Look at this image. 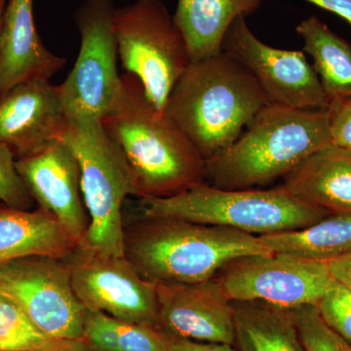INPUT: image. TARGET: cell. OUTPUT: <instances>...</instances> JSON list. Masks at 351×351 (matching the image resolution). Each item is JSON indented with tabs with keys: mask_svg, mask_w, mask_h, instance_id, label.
<instances>
[{
	"mask_svg": "<svg viewBox=\"0 0 351 351\" xmlns=\"http://www.w3.org/2000/svg\"><path fill=\"white\" fill-rule=\"evenodd\" d=\"M123 88L101 119L125 157L138 196L164 198L205 182L206 160L188 136L157 110L136 76L122 75Z\"/></svg>",
	"mask_w": 351,
	"mask_h": 351,
	"instance_id": "1",
	"label": "cell"
},
{
	"mask_svg": "<svg viewBox=\"0 0 351 351\" xmlns=\"http://www.w3.org/2000/svg\"><path fill=\"white\" fill-rule=\"evenodd\" d=\"M267 104L253 76L221 51L189 64L165 112L207 160L230 147Z\"/></svg>",
	"mask_w": 351,
	"mask_h": 351,
	"instance_id": "2",
	"label": "cell"
},
{
	"mask_svg": "<svg viewBox=\"0 0 351 351\" xmlns=\"http://www.w3.org/2000/svg\"><path fill=\"white\" fill-rule=\"evenodd\" d=\"M327 110L267 104L225 151L206 160L205 182L223 189L267 186L331 144Z\"/></svg>",
	"mask_w": 351,
	"mask_h": 351,
	"instance_id": "3",
	"label": "cell"
},
{
	"mask_svg": "<svg viewBox=\"0 0 351 351\" xmlns=\"http://www.w3.org/2000/svg\"><path fill=\"white\" fill-rule=\"evenodd\" d=\"M272 253L257 235L173 218H145L125 233V256L147 280L197 283L240 257Z\"/></svg>",
	"mask_w": 351,
	"mask_h": 351,
	"instance_id": "4",
	"label": "cell"
},
{
	"mask_svg": "<svg viewBox=\"0 0 351 351\" xmlns=\"http://www.w3.org/2000/svg\"><path fill=\"white\" fill-rule=\"evenodd\" d=\"M145 218H173L225 226L262 237L300 230L330 216L274 189H223L201 182L178 195L142 198Z\"/></svg>",
	"mask_w": 351,
	"mask_h": 351,
	"instance_id": "5",
	"label": "cell"
},
{
	"mask_svg": "<svg viewBox=\"0 0 351 351\" xmlns=\"http://www.w3.org/2000/svg\"><path fill=\"white\" fill-rule=\"evenodd\" d=\"M60 140L75 154L90 225L80 246L105 256H125L122 207L137 186L125 157L101 120L66 119Z\"/></svg>",
	"mask_w": 351,
	"mask_h": 351,
	"instance_id": "6",
	"label": "cell"
},
{
	"mask_svg": "<svg viewBox=\"0 0 351 351\" xmlns=\"http://www.w3.org/2000/svg\"><path fill=\"white\" fill-rule=\"evenodd\" d=\"M113 31L119 57L157 110L165 112L173 88L191 63L188 46L161 0H137L115 8Z\"/></svg>",
	"mask_w": 351,
	"mask_h": 351,
	"instance_id": "7",
	"label": "cell"
},
{
	"mask_svg": "<svg viewBox=\"0 0 351 351\" xmlns=\"http://www.w3.org/2000/svg\"><path fill=\"white\" fill-rule=\"evenodd\" d=\"M114 9L112 0H84L75 14L82 44L75 66L59 85L66 119L101 120L121 95Z\"/></svg>",
	"mask_w": 351,
	"mask_h": 351,
	"instance_id": "8",
	"label": "cell"
},
{
	"mask_svg": "<svg viewBox=\"0 0 351 351\" xmlns=\"http://www.w3.org/2000/svg\"><path fill=\"white\" fill-rule=\"evenodd\" d=\"M0 297L49 338L83 339L86 309L73 291L64 258L27 256L0 263Z\"/></svg>",
	"mask_w": 351,
	"mask_h": 351,
	"instance_id": "9",
	"label": "cell"
},
{
	"mask_svg": "<svg viewBox=\"0 0 351 351\" xmlns=\"http://www.w3.org/2000/svg\"><path fill=\"white\" fill-rule=\"evenodd\" d=\"M215 277L232 302H262L288 309L317 306L337 283L328 262L274 252L235 258Z\"/></svg>",
	"mask_w": 351,
	"mask_h": 351,
	"instance_id": "10",
	"label": "cell"
},
{
	"mask_svg": "<svg viewBox=\"0 0 351 351\" xmlns=\"http://www.w3.org/2000/svg\"><path fill=\"white\" fill-rule=\"evenodd\" d=\"M64 260L85 309L158 328L156 284L141 276L126 256L101 255L78 247Z\"/></svg>",
	"mask_w": 351,
	"mask_h": 351,
	"instance_id": "11",
	"label": "cell"
},
{
	"mask_svg": "<svg viewBox=\"0 0 351 351\" xmlns=\"http://www.w3.org/2000/svg\"><path fill=\"white\" fill-rule=\"evenodd\" d=\"M223 51L257 82L270 104L327 110L330 101L302 51L276 49L262 43L239 16L228 27Z\"/></svg>",
	"mask_w": 351,
	"mask_h": 351,
	"instance_id": "12",
	"label": "cell"
},
{
	"mask_svg": "<svg viewBox=\"0 0 351 351\" xmlns=\"http://www.w3.org/2000/svg\"><path fill=\"white\" fill-rule=\"evenodd\" d=\"M16 168L39 209L52 215L78 247L90 225L75 154L55 141L32 156L16 159Z\"/></svg>",
	"mask_w": 351,
	"mask_h": 351,
	"instance_id": "13",
	"label": "cell"
},
{
	"mask_svg": "<svg viewBox=\"0 0 351 351\" xmlns=\"http://www.w3.org/2000/svg\"><path fill=\"white\" fill-rule=\"evenodd\" d=\"M158 329L175 338L234 345V309L216 277L156 284Z\"/></svg>",
	"mask_w": 351,
	"mask_h": 351,
	"instance_id": "14",
	"label": "cell"
},
{
	"mask_svg": "<svg viewBox=\"0 0 351 351\" xmlns=\"http://www.w3.org/2000/svg\"><path fill=\"white\" fill-rule=\"evenodd\" d=\"M66 124L60 86L49 80L23 82L0 97V144L16 159L60 140Z\"/></svg>",
	"mask_w": 351,
	"mask_h": 351,
	"instance_id": "15",
	"label": "cell"
},
{
	"mask_svg": "<svg viewBox=\"0 0 351 351\" xmlns=\"http://www.w3.org/2000/svg\"><path fill=\"white\" fill-rule=\"evenodd\" d=\"M66 63L41 40L34 0H7L0 36V97L21 83L49 80Z\"/></svg>",
	"mask_w": 351,
	"mask_h": 351,
	"instance_id": "16",
	"label": "cell"
},
{
	"mask_svg": "<svg viewBox=\"0 0 351 351\" xmlns=\"http://www.w3.org/2000/svg\"><path fill=\"white\" fill-rule=\"evenodd\" d=\"M281 186L330 215L351 216V149L332 143L321 147L290 171Z\"/></svg>",
	"mask_w": 351,
	"mask_h": 351,
	"instance_id": "17",
	"label": "cell"
},
{
	"mask_svg": "<svg viewBox=\"0 0 351 351\" xmlns=\"http://www.w3.org/2000/svg\"><path fill=\"white\" fill-rule=\"evenodd\" d=\"M78 248L52 215L0 204V263L27 257L66 258Z\"/></svg>",
	"mask_w": 351,
	"mask_h": 351,
	"instance_id": "18",
	"label": "cell"
},
{
	"mask_svg": "<svg viewBox=\"0 0 351 351\" xmlns=\"http://www.w3.org/2000/svg\"><path fill=\"white\" fill-rule=\"evenodd\" d=\"M263 0H178L173 18L188 46L191 62L223 51L228 27L239 16L255 12Z\"/></svg>",
	"mask_w": 351,
	"mask_h": 351,
	"instance_id": "19",
	"label": "cell"
},
{
	"mask_svg": "<svg viewBox=\"0 0 351 351\" xmlns=\"http://www.w3.org/2000/svg\"><path fill=\"white\" fill-rule=\"evenodd\" d=\"M239 351H307L292 309L262 302H232Z\"/></svg>",
	"mask_w": 351,
	"mask_h": 351,
	"instance_id": "20",
	"label": "cell"
},
{
	"mask_svg": "<svg viewBox=\"0 0 351 351\" xmlns=\"http://www.w3.org/2000/svg\"><path fill=\"white\" fill-rule=\"evenodd\" d=\"M297 32L330 103L351 99V44L316 16L302 21Z\"/></svg>",
	"mask_w": 351,
	"mask_h": 351,
	"instance_id": "21",
	"label": "cell"
},
{
	"mask_svg": "<svg viewBox=\"0 0 351 351\" xmlns=\"http://www.w3.org/2000/svg\"><path fill=\"white\" fill-rule=\"evenodd\" d=\"M258 237L274 253L329 262L351 254V216L330 215L306 228Z\"/></svg>",
	"mask_w": 351,
	"mask_h": 351,
	"instance_id": "22",
	"label": "cell"
},
{
	"mask_svg": "<svg viewBox=\"0 0 351 351\" xmlns=\"http://www.w3.org/2000/svg\"><path fill=\"white\" fill-rule=\"evenodd\" d=\"M83 339L95 351H168L165 335L158 328L87 309Z\"/></svg>",
	"mask_w": 351,
	"mask_h": 351,
	"instance_id": "23",
	"label": "cell"
},
{
	"mask_svg": "<svg viewBox=\"0 0 351 351\" xmlns=\"http://www.w3.org/2000/svg\"><path fill=\"white\" fill-rule=\"evenodd\" d=\"M57 341L43 334L12 302L0 297V351H44Z\"/></svg>",
	"mask_w": 351,
	"mask_h": 351,
	"instance_id": "24",
	"label": "cell"
},
{
	"mask_svg": "<svg viewBox=\"0 0 351 351\" xmlns=\"http://www.w3.org/2000/svg\"><path fill=\"white\" fill-rule=\"evenodd\" d=\"M292 311L307 351H351L350 343L325 322L317 306H304Z\"/></svg>",
	"mask_w": 351,
	"mask_h": 351,
	"instance_id": "25",
	"label": "cell"
},
{
	"mask_svg": "<svg viewBox=\"0 0 351 351\" xmlns=\"http://www.w3.org/2000/svg\"><path fill=\"white\" fill-rule=\"evenodd\" d=\"M0 202L20 210H31L34 202L16 168L15 156L2 144H0Z\"/></svg>",
	"mask_w": 351,
	"mask_h": 351,
	"instance_id": "26",
	"label": "cell"
},
{
	"mask_svg": "<svg viewBox=\"0 0 351 351\" xmlns=\"http://www.w3.org/2000/svg\"><path fill=\"white\" fill-rule=\"evenodd\" d=\"M317 307L325 322L351 345V291L337 282Z\"/></svg>",
	"mask_w": 351,
	"mask_h": 351,
	"instance_id": "27",
	"label": "cell"
},
{
	"mask_svg": "<svg viewBox=\"0 0 351 351\" xmlns=\"http://www.w3.org/2000/svg\"><path fill=\"white\" fill-rule=\"evenodd\" d=\"M328 112L332 144L351 149V99L332 101Z\"/></svg>",
	"mask_w": 351,
	"mask_h": 351,
	"instance_id": "28",
	"label": "cell"
},
{
	"mask_svg": "<svg viewBox=\"0 0 351 351\" xmlns=\"http://www.w3.org/2000/svg\"><path fill=\"white\" fill-rule=\"evenodd\" d=\"M164 335H165L168 351H239L234 346L228 345V343H204V341L175 338L165 332Z\"/></svg>",
	"mask_w": 351,
	"mask_h": 351,
	"instance_id": "29",
	"label": "cell"
},
{
	"mask_svg": "<svg viewBox=\"0 0 351 351\" xmlns=\"http://www.w3.org/2000/svg\"><path fill=\"white\" fill-rule=\"evenodd\" d=\"M335 280L351 291V254L328 262Z\"/></svg>",
	"mask_w": 351,
	"mask_h": 351,
	"instance_id": "30",
	"label": "cell"
},
{
	"mask_svg": "<svg viewBox=\"0 0 351 351\" xmlns=\"http://www.w3.org/2000/svg\"><path fill=\"white\" fill-rule=\"evenodd\" d=\"M343 18L351 25V0H304Z\"/></svg>",
	"mask_w": 351,
	"mask_h": 351,
	"instance_id": "31",
	"label": "cell"
},
{
	"mask_svg": "<svg viewBox=\"0 0 351 351\" xmlns=\"http://www.w3.org/2000/svg\"><path fill=\"white\" fill-rule=\"evenodd\" d=\"M44 351H95L84 339L80 341H58L49 350Z\"/></svg>",
	"mask_w": 351,
	"mask_h": 351,
	"instance_id": "32",
	"label": "cell"
},
{
	"mask_svg": "<svg viewBox=\"0 0 351 351\" xmlns=\"http://www.w3.org/2000/svg\"><path fill=\"white\" fill-rule=\"evenodd\" d=\"M7 0H0V14L3 12L4 8H5Z\"/></svg>",
	"mask_w": 351,
	"mask_h": 351,
	"instance_id": "33",
	"label": "cell"
},
{
	"mask_svg": "<svg viewBox=\"0 0 351 351\" xmlns=\"http://www.w3.org/2000/svg\"><path fill=\"white\" fill-rule=\"evenodd\" d=\"M4 11V10H3ZM2 16H3V12L0 14V36H1V29H2Z\"/></svg>",
	"mask_w": 351,
	"mask_h": 351,
	"instance_id": "34",
	"label": "cell"
}]
</instances>
